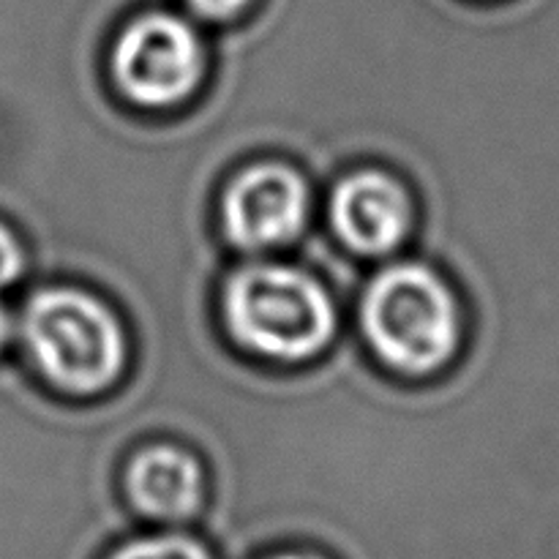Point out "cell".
I'll return each instance as SVG.
<instances>
[{"label": "cell", "instance_id": "cell-6", "mask_svg": "<svg viewBox=\"0 0 559 559\" xmlns=\"http://www.w3.org/2000/svg\"><path fill=\"white\" fill-rule=\"evenodd\" d=\"M333 229L360 254H385L404 240L409 202L402 186L382 173H358L336 186L331 200Z\"/></svg>", "mask_w": 559, "mask_h": 559}, {"label": "cell", "instance_id": "cell-9", "mask_svg": "<svg viewBox=\"0 0 559 559\" xmlns=\"http://www.w3.org/2000/svg\"><path fill=\"white\" fill-rule=\"evenodd\" d=\"M22 271V251L14 235L0 224V287L14 282Z\"/></svg>", "mask_w": 559, "mask_h": 559}, {"label": "cell", "instance_id": "cell-3", "mask_svg": "<svg viewBox=\"0 0 559 559\" xmlns=\"http://www.w3.org/2000/svg\"><path fill=\"white\" fill-rule=\"evenodd\" d=\"M22 336L38 369L69 393H98L123 369V331L91 295L44 289L27 304Z\"/></svg>", "mask_w": 559, "mask_h": 559}, {"label": "cell", "instance_id": "cell-4", "mask_svg": "<svg viewBox=\"0 0 559 559\" xmlns=\"http://www.w3.org/2000/svg\"><path fill=\"white\" fill-rule=\"evenodd\" d=\"M205 74L202 41L189 22L145 14L131 22L115 47V76L131 102L164 109L180 104Z\"/></svg>", "mask_w": 559, "mask_h": 559}, {"label": "cell", "instance_id": "cell-2", "mask_svg": "<svg viewBox=\"0 0 559 559\" xmlns=\"http://www.w3.org/2000/svg\"><path fill=\"white\" fill-rule=\"evenodd\" d=\"M364 328L377 355L407 374L437 371L459 342L451 289L424 265H393L364 295Z\"/></svg>", "mask_w": 559, "mask_h": 559}, {"label": "cell", "instance_id": "cell-11", "mask_svg": "<svg viewBox=\"0 0 559 559\" xmlns=\"http://www.w3.org/2000/svg\"><path fill=\"white\" fill-rule=\"evenodd\" d=\"M9 314L3 311V306H0V347L5 344V338H9Z\"/></svg>", "mask_w": 559, "mask_h": 559}, {"label": "cell", "instance_id": "cell-1", "mask_svg": "<svg viewBox=\"0 0 559 559\" xmlns=\"http://www.w3.org/2000/svg\"><path fill=\"white\" fill-rule=\"evenodd\" d=\"M224 306L235 338L267 358H311L336 331V309L325 289L287 265L240 267L229 278Z\"/></svg>", "mask_w": 559, "mask_h": 559}, {"label": "cell", "instance_id": "cell-7", "mask_svg": "<svg viewBox=\"0 0 559 559\" xmlns=\"http://www.w3.org/2000/svg\"><path fill=\"white\" fill-rule=\"evenodd\" d=\"M129 495L136 511L158 522H183L202 506L200 464L175 448H151L129 467Z\"/></svg>", "mask_w": 559, "mask_h": 559}, {"label": "cell", "instance_id": "cell-8", "mask_svg": "<svg viewBox=\"0 0 559 559\" xmlns=\"http://www.w3.org/2000/svg\"><path fill=\"white\" fill-rule=\"evenodd\" d=\"M109 559H213L211 551L186 535H147L120 546Z\"/></svg>", "mask_w": 559, "mask_h": 559}, {"label": "cell", "instance_id": "cell-5", "mask_svg": "<svg viewBox=\"0 0 559 559\" xmlns=\"http://www.w3.org/2000/svg\"><path fill=\"white\" fill-rule=\"evenodd\" d=\"M309 216L304 180L284 167H254L240 175L224 200V227L240 249H273L298 238Z\"/></svg>", "mask_w": 559, "mask_h": 559}, {"label": "cell", "instance_id": "cell-12", "mask_svg": "<svg viewBox=\"0 0 559 559\" xmlns=\"http://www.w3.org/2000/svg\"><path fill=\"white\" fill-rule=\"evenodd\" d=\"M271 559H320V557H314V555H295V551H287V555H276V557H271Z\"/></svg>", "mask_w": 559, "mask_h": 559}, {"label": "cell", "instance_id": "cell-10", "mask_svg": "<svg viewBox=\"0 0 559 559\" xmlns=\"http://www.w3.org/2000/svg\"><path fill=\"white\" fill-rule=\"evenodd\" d=\"M249 0H189L191 9L205 20H229L246 9Z\"/></svg>", "mask_w": 559, "mask_h": 559}]
</instances>
